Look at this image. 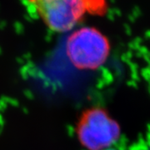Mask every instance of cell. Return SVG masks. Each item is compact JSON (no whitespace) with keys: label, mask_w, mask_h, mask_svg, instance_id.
I'll return each instance as SVG.
<instances>
[{"label":"cell","mask_w":150,"mask_h":150,"mask_svg":"<svg viewBox=\"0 0 150 150\" xmlns=\"http://www.w3.org/2000/svg\"><path fill=\"white\" fill-rule=\"evenodd\" d=\"M38 16L51 30L67 32L82 21L87 13L100 14L105 0H28Z\"/></svg>","instance_id":"obj_1"},{"label":"cell","mask_w":150,"mask_h":150,"mask_svg":"<svg viewBox=\"0 0 150 150\" xmlns=\"http://www.w3.org/2000/svg\"><path fill=\"white\" fill-rule=\"evenodd\" d=\"M65 54L79 70H96L105 64L110 54L106 36L93 28H82L71 33L65 42Z\"/></svg>","instance_id":"obj_2"},{"label":"cell","mask_w":150,"mask_h":150,"mask_svg":"<svg viewBox=\"0 0 150 150\" xmlns=\"http://www.w3.org/2000/svg\"><path fill=\"white\" fill-rule=\"evenodd\" d=\"M75 132L86 150H107L120 138L121 128L106 109L92 107L81 113Z\"/></svg>","instance_id":"obj_3"},{"label":"cell","mask_w":150,"mask_h":150,"mask_svg":"<svg viewBox=\"0 0 150 150\" xmlns=\"http://www.w3.org/2000/svg\"><path fill=\"white\" fill-rule=\"evenodd\" d=\"M107 150H114V149H107Z\"/></svg>","instance_id":"obj_4"}]
</instances>
